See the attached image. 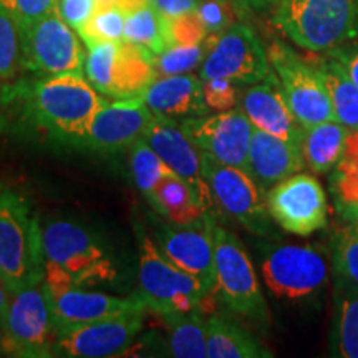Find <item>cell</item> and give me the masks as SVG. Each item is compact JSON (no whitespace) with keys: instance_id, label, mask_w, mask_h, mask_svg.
<instances>
[{"instance_id":"6","label":"cell","mask_w":358,"mask_h":358,"mask_svg":"<svg viewBox=\"0 0 358 358\" xmlns=\"http://www.w3.org/2000/svg\"><path fill=\"white\" fill-rule=\"evenodd\" d=\"M259 267L268 294L295 306L319 299L330 277L327 256L313 245L266 244Z\"/></svg>"},{"instance_id":"30","label":"cell","mask_w":358,"mask_h":358,"mask_svg":"<svg viewBox=\"0 0 358 358\" xmlns=\"http://www.w3.org/2000/svg\"><path fill=\"white\" fill-rule=\"evenodd\" d=\"M124 40L136 45L151 55H159L173 45L169 17L159 12L153 3H146L127 15Z\"/></svg>"},{"instance_id":"5","label":"cell","mask_w":358,"mask_h":358,"mask_svg":"<svg viewBox=\"0 0 358 358\" xmlns=\"http://www.w3.org/2000/svg\"><path fill=\"white\" fill-rule=\"evenodd\" d=\"M138 244V295L148 310L156 315L174 312L204 310L213 295L204 290L201 282L179 268L161 252L158 244L136 227Z\"/></svg>"},{"instance_id":"48","label":"cell","mask_w":358,"mask_h":358,"mask_svg":"<svg viewBox=\"0 0 358 358\" xmlns=\"http://www.w3.org/2000/svg\"><path fill=\"white\" fill-rule=\"evenodd\" d=\"M98 3H113V0H98Z\"/></svg>"},{"instance_id":"50","label":"cell","mask_w":358,"mask_h":358,"mask_svg":"<svg viewBox=\"0 0 358 358\" xmlns=\"http://www.w3.org/2000/svg\"><path fill=\"white\" fill-rule=\"evenodd\" d=\"M0 277H2V275H0ZM2 280H3V279H2Z\"/></svg>"},{"instance_id":"36","label":"cell","mask_w":358,"mask_h":358,"mask_svg":"<svg viewBox=\"0 0 358 358\" xmlns=\"http://www.w3.org/2000/svg\"><path fill=\"white\" fill-rule=\"evenodd\" d=\"M334 271L358 284V227L348 224L334 243Z\"/></svg>"},{"instance_id":"3","label":"cell","mask_w":358,"mask_h":358,"mask_svg":"<svg viewBox=\"0 0 358 358\" xmlns=\"http://www.w3.org/2000/svg\"><path fill=\"white\" fill-rule=\"evenodd\" d=\"M272 24L297 47L325 53L358 37V0H272Z\"/></svg>"},{"instance_id":"51","label":"cell","mask_w":358,"mask_h":358,"mask_svg":"<svg viewBox=\"0 0 358 358\" xmlns=\"http://www.w3.org/2000/svg\"><path fill=\"white\" fill-rule=\"evenodd\" d=\"M271 3H272V2H271Z\"/></svg>"},{"instance_id":"35","label":"cell","mask_w":358,"mask_h":358,"mask_svg":"<svg viewBox=\"0 0 358 358\" xmlns=\"http://www.w3.org/2000/svg\"><path fill=\"white\" fill-rule=\"evenodd\" d=\"M24 71L20 29L0 6V82H12Z\"/></svg>"},{"instance_id":"38","label":"cell","mask_w":358,"mask_h":358,"mask_svg":"<svg viewBox=\"0 0 358 358\" xmlns=\"http://www.w3.org/2000/svg\"><path fill=\"white\" fill-rule=\"evenodd\" d=\"M204 98L211 111H226L236 108L241 98V85L226 78L203 80Z\"/></svg>"},{"instance_id":"34","label":"cell","mask_w":358,"mask_h":358,"mask_svg":"<svg viewBox=\"0 0 358 358\" xmlns=\"http://www.w3.org/2000/svg\"><path fill=\"white\" fill-rule=\"evenodd\" d=\"M214 35H208L203 43L171 45L163 53L153 57L156 77L159 75H182L203 65L206 53L211 47Z\"/></svg>"},{"instance_id":"26","label":"cell","mask_w":358,"mask_h":358,"mask_svg":"<svg viewBox=\"0 0 358 358\" xmlns=\"http://www.w3.org/2000/svg\"><path fill=\"white\" fill-rule=\"evenodd\" d=\"M148 203L174 226H189L208 216V209L199 203L194 191L176 174H169L156 186Z\"/></svg>"},{"instance_id":"32","label":"cell","mask_w":358,"mask_h":358,"mask_svg":"<svg viewBox=\"0 0 358 358\" xmlns=\"http://www.w3.org/2000/svg\"><path fill=\"white\" fill-rule=\"evenodd\" d=\"M332 186L338 206H358V129L348 134L343 153L334 168Z\"/></svg>"},{"instance_id":"17","label":"cell","mask_w":358,"mask_h":358,"mask_svg":"<svg viewBox=\"0 0 358 358\" xmlns=\"http://www.w3.org/2000/svg\"><path fill=\"white\" fill-rule=\"evenodd\" d=\"M143 138L166 163V166L187 182L199 203L209 213L216 214L217 206L214 203L211 187L204 176L203 151L191 141L181 123L174 118L155 115Z\"/></svg>"},{"instance_id":"23","label":"cell","mask_w":358,"mask_h":358,"mask_svg":"<svg viewBox=\"0 0 358 358\" xmlns=\"http://www.w3.org/2000/svg\"><path fill=\"white\" fill-rule=\"evenodd\" d=\"M153 115L166 118H191L211 113L204 98L201 77L191 73L159 75L141 93Z\"/></svg>"},{"instance_id":"44","label":"cell","mask_w":358,"mask_h":358,"mask_svg":"<svg viewBox=\"0 0 358 358\" xmlns=\"http://www.w3.org/2000/svg\"><path fill=\"white\" fill-rule=\"evenodd\" d=\"M226 2L232 3L237 12L245 15V13L268 10L272 0H226Z\"/></svg>"},{"instance_id":"33","label":"cell","mask_w":358,"mask_h":358,"mask_svg":"<svg viewBox=\"0 0 358 358\" xmlns=\"http://www.w3.org/2000/svg\"><path fill=\"white\" fill-rule=\"evenodd\" d=\"M124 24L127 13L122 8L113 3H98L92 19L77 34L87 48L103 42H120L124 40Z\"/></svg>"},{"instance_id":"46","label":"cell","mask_w":358,"mask_h":358,"mask_svg":"<svg viewBox=\"0 0 358 358\" xmlns=\"http://www.w3.org/2000/svg\"><path fill=\"white\" fill-rule=\"evenodd\" d=\"M340 211L352 226L358 227V206H340Z\"/></svg>"},{"instance_id":"37","label":"cell","mask_w":358,"mask_h":358,"mask_svg":"<svg viewBox=\"0 0 358 358\" xmlns=\"http://www.w3.org/2000/svg\"><path fill=\"white\" fill-rule=\"evenodd\" d=\"M196 12L209 35H221L224 30L234 24V17L239 13L236 7L226 0H201Z\"/></svg>"},{"instance_id":"12","label":"cell","mask_w":358,"mask_h":358,"mask_svg":"<svg viewBox=\"0 0 358 358\" xmlns=\"http://www.w3.org/2000/svg\"><path fill=\"white\" fill-rule=\"evenodd\" d=\"M271 71L268 52L256 30L245 22H234L221 35H214L199 66V77L226 78L241 87H249L262 82Z\"/></svg>"},{"instance_id":"21","label":"cell","mask_w":358,"mask_h":358,"mask_svg":"<svg viewBox=\"0 0 358 358\" xmlns=\"http://www.w3.org/2000/svg\"><path fill=\"white\" fill-rule=\"evenodd\" d=\"M239 103L254 128L302 145L303 127L290 110L274 70L262 82L249 85Z\"/></svg>"},{"instance_id":"13","label":"cell","mask_w":358,"mask_h":358,"mask_svg":"<svg viewBox=\"0 0 358 358\" xmlns=\"http://www.w3.org/2000/svg\"><path fill=\"white\" fill-rule=\"evenodd\" d=\"M267 52L272 70L299 123L307 128L335 120L332 101L313 62L306 60L284 42H274Z\"/></svg>"},{"instance_id":"22","label":"cell","mask_w":358,"mask_h":358,"mask_svg":"<svg viewBox=\"0 0 358 358\" xmlns=\"http://www.w3.org/2000/svg\"><path fill=\"white\" fill-rule=\"evenodd\" d=\"M306 161L302 145L282 140L274 134L254 128L249 146L248 173L257 182L264 194L277 182L284 181L295 173H301Z\"/></svg>"},{"instance_id":"9","label":"cell","mask_w":358,"mask_h":358,"mask_svg":"<svg viewBox=\"0 0 358 358\" xmlns=\"http://www.w3.org/2000/svg\"><path fill=\"white\" fill-rule=\"evenodd\" d=\"M85 77L106 98L140 96L156 78L153 55L127 40L96 43L88 47Z\"/></svg>"},{"instance_id":"27","label":"cell","mask_w":358,"mask_h":358,"mask_svg":"<svg viewBox=\"0 0 358 358\" xmlns=\"http://www.w3.org/2000/svg\"><path fill=\"white\" fill-rule=\"evenodd\" d=\"M352 129L342 123L322 122L303 128L302 155L306 166L315 174H327L334 171L343 153V146Z\"/></svg>"},{"instance_id":"49","label":"cell","mask_w":358,"mask_h":358,"mask_svg":"<svg viewBox=\"0 0 358 358\" xmlns=\"http://www.w3.org/2000/svg\"><path fill=\"white\" fill-rule=\"evenodd\" d=\"M0 355H3V352H2V337H0Z\"/></svg>"},{"instance_id":"11","label":"cell","mask_w":358,"mask_h":358,"mask_svg":"<svg viewBox=\"0 0 358 358\" xmlns=\"http://www.w3.org/2000/svg\"><path fill=\"white\" fill-rule=\"evenodd\" d=\"M203 166L217 209L250 234L271 239L277 237L266 194L248 171L219 163L206 153H203Z\"/></svg>"},{"instance_id":"14","label":"cell","mask_w":358,"mask_h":358,"mask_svg":"<svg viewBox=\"0 0 358 358\" xmlns=\"http://www.w3.org/2000/svg\"><path fill=\"white\" fill-rule=\"evenodd\" d=\"M271 217L280 229L295 236H310L329 221L327 196L319 179L295 173L272 186L266 194Z\"/></svg>"},{"instance_id":"45","label":"cell","mask_w":358,"mask_h":358,"mask_svg":"<svg viewBox=\"0 0 358 358\" xmlns=\"http://www.w3.org/2000/svg\"><path fill=\"white\" fill-rule=\"evenodd\" d=\"M10 297H12V292L8 290L6 282L2 280V277H0V337H2V327H3V322H6Z\"/></svg>"},{"instance_id":"8","label":"cell","mask_w":358,"mask_h":358,"mask_svg":"<svg viewBox=\"0 0 358 358\" xmlns=\"http://www.w3.org/2000/svg\"><path fill=\"white\" fill-rule=\"evenodd\" d=\"M57 340L45 279L12 294L2 327V352L17 358L52 357Z\"/></svg>"},{"instance_id":"41","label":"cell","mask_w":358,"mask_h":358,"mask_svg":"<svg viewBox=\"0 0 358 358\" xmlns=\"http://www.w3.org/2000/svg\"><path fill=\"white\" fill-rule=\"evenodd\" d=\"M98 7V0H57V8L75 32L83 29Z\"/></svg>"},{"instance_id":"39","label":"cell","mask_w":358,"mask_h":358,"mask_svg":"<svg viewBox=\"0 0 358 358\" xmlns=\"http://www.w3.org/2000/svg\"><path fill=\"white\" fill-rule=\"evenodd\" d=\"M173 45H192L203 43L208 38V30L199 19L198 12L182 13V15L169 19Z\"/></svg>"},{"instance_id":"43","label":"cell","mask_w":358,"mask_h":358,"mask_svg":"<svg viewBox=\"0 0 358 358\" xmlns=\"http://www.w3.org/2000/svg\"><path fill=\"white\" fill-rule=\"evenodd\" d=\"M150 2L171 19V17L182 15V13L196 12L201 0H150Z\"/></svg>"},{"instance_id":"24","label":"cell","mask_w":358,"mask_h":358,"mask_svg":"<svg viewBox=\"0 0 358 358\" xmlns=\"http://www.w3.org/2000/svg\"><path fill=\"white\" fill-rule=\"evenodd\" d=\"M330 355L358 358V284L334 271V329Z\"/></svg>"},{"instance_id":"31","label":"cell","mask_w":358,"mask_h":358,"mask_svg":"<svg viewBox=\"0 0 358 358\" xmlns=\"http://www.w3.org/2000/svg\"><path fill=\"white\" fill-rule=\"evenodd\" d=\"M129 171H131L133 182L146 201H150L156 186L164 178L174 174L153 148L148 145L145 138H140L129 148Z\"/></svg>"},{"instance_id":"7","label":"cell","mask_w":358,"mask_h":358,"mask_svg":"<svg viewBox=\"0 0 358 358\" xmlns=\"http://www.w3.org/2000/svg\"><path fill=\"white\" fill-rule=\"evenodd\" d=\"M214 267L216 295L224 306L236 315L267 329L271 313L256 267L250 261L243 241L219 224L214 227Z\"/></svg>"},{"instance_id":"19","label":"cell","mask_w":358,"mask_h":358,"mask_svg":"<svg viewBox=\"0 0 358 358\" xmlns=\"http://www.w3.org/2000/svg\"><path fill=\"white\" fill-rule=\"evenodd\" d=\"M153 118L141 95L108 100L90 123L80 146L98 155H118L145 136Z\"/></svg>"},{"instance_id":"25","label":"cell","mask_w":358,"mask_h":358,"mask_svg":"<svg viewBox=\"0 0 358 358\" xmlns=\"http://www.w3.org/2000/svg\"><path fill=\"white\" fill-rule=\"evenodd\" d=\"M256 335L231 317L213 313L208 317V358H272Z\"/></svg>"},{"instance_id":"18","label":"cell","mask_w":358,"mask_h":358,"mask_svg":"<svg viewBox=\"0 0 358 358\" xmlns=\"http://www.w3.org/2000/svg\"><path fill=\"white\" fill-rule=\"evenodd\" d=\"M216 214H208L189 226L159 227L156 232L158 248L173 264L196 277L208 294L216 295V267H214V227Z\"/></svg>"},{"instance_id":"29","label":"cell","mask_w":358,"mask_h":358,"mask_svg":"<svg viewBox=\"0 0 358 358\" xmlns=\"http://www.w3.org/2000/svg\"><path fill=\"white\" fill-rule=\"evenodd\" d=\"M168 330L169 355L176 358L208 357V319L204 310L159 315Z\"/></svg>"},{"instance_id":"40","label":"cell","mask_w":358,"mask_h":358,"mask_svg":"<svg viewBox=\"0 0 358 358\" xmlns=\"http://www.w3.org/2000/svg\"><path fill=\"white\" fill-rule=\"evenodd\" d=\"M0 6L10 13L19 29L34 24L57 6V0H0Z\"/></svg>"},{"instance_id":"28","label":"cell","mask_w":358,"mask_h":358,"mask_svg":"<svg viewBox=\"0 0 358 358\" xmlns=\"http://www.w3.org/2000/svg\"><path fill=\"white\" fill-rule=\"evenodd\" d=\"M320 73L329 93L335 115V122L342 123L348 129H358V87L342 65L334 57L322 53L312 60Z\"/></svg>"},{"instance_id":"16","label":"cell","mask_w":358,"mask_h":358,"mask_svg":"<svg viewBox=\"0 0 358 358\" xmlns=\"http://www.w3.org/2000/svg\"><path fill=\"white\" fill-rule=\"evenodd\" d=\"M185 133L206 155L227 166L248 171L254 127L241 108L191 116L181 122Z\"/></svg>"},{"instance_id":"15","label":"cell","mask_w":358,"mask_h":358,"mask_svg":"<svg viewBox=\"0 0 358 358\" xmlns=\"http://www.w3.org/2000/svg\"><path fill=\"white\" fill-rule=\"evenodd\" d=\"M145 313L131 312L57 334L52 357L111 358L128 355L145 327Z\"/></svg>"},{"instance_id":"42","label":"cell","mask_w":358,"mask_h":358,"mask_svg":"<svg viewBox=\"0 0 358 358\" xmlns=\"http://www.w3.org/2000/svg\"><path fill=\"white\" fill-rule=\"evenodd\" d=\"M325 53L334 57L335 60L345 69L348 77H350L353 80V83L358 87V42L352 40V42L340 45V47Z\"/></svg>"},{"instance_id":"47","label":"cell","mask_w":358,"mask_h":358,"mask_svg":"<svg viewBox=\"0 0 358 358\" xmlns=\"http://www.w3.org/2000/svg\"><path fill=\"white\" fill-rule=\"evenodd\" d=\"M2 85L3 82H0V108H2Z\"/></svg>"},{"instance_id":"20","label":"cell","mask_w":358,"mask_h":358,"mask_svg":"<svg viewBox=\"0 0 358 358\" xmlns=\"http://www.w3.org/2000/svg\"><path fill=\"white\" fill-rule=\"evenodd\" d=\"M47 295L57 334L124 313L148 310L138 294L131 297H118L78 285H64V287L47 285Z\"/></svg>"},{"instance_id":"10","label":"cell","mask_w":358,"mask_h":358,"mask_svg":"<svg viewBox=\"0 0 358 358\" xmlns=\"http://www.w3.org/2000/svg\"><path fill=\"white\" fill-rule=\"evenodd\" d=\"M77 35L57 6L34 24L20 29L24 71L37 77L85 73L87 53Z\"/></svg>"},{"instance_id":"1","label":"cell","mask_w":358,"mask_h":358,"mask_svg":"<svg viewBox=\"0 0 358 358\" xmlns=\"http://www.w3.org/2000/svg\"><path fill=\"white\" fill-rule=\"evenodd\" d=\"M106 101L85 73L17 77L2 85V106H10L27 127L77 146Z\"/></svg>"},{"instance_id":"2","label":"cell","mask_w":358,"mask_h":358,"mask_svg":"<svg viewBox=\"0 0 358 358\" xmlns=\"http://www.w3.org/2000/svg\"><path fill=\"white\" fill-rule=\"evenodd\" d=\"M43 279L48 287L113 284L120 268L95 232L82 224L53 219L42 227Z\"/></svg>"},{"instance_id":"4","label":"cell","mask_w":358,"mask_h":358,"mask_svg":"<svg viewBox=\"0 0 358 358\" xmlns=\"http://www.w3.org/2000/svg\"><path fill=\"white\" fill-rule=\"evenodd\" d=\"M0 275L10 292L43 279L42 227L22 192L0 182Z\"/></svg>"}]
</instances>
